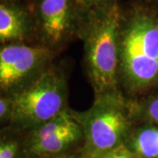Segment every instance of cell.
Instances as JSON below:
<instances>
[{"mask_svg":"<svg viewBox=\"0 0 158 158\" xmlns=\"http://www.w3.org/2000/svg\"><path fill=\"white\" fill-rule=\"evenodd\" d=\"M90 8L83 26L85 61L96 96H99L118 91L123 15L113 3Z\"/></svg>","mask_w":158,"mask_h":158,"instance_id":"1","label":"cell"},{"mask_svg":"<svg viewBox=\"0 0 158 158\" xmlns=\"http://www.w3.org/2000/svg\"><path fill=\"white\" fill-rule=\"evenodd\" d=\"M119 77L134 92L158 84V19L142 11L123 17L119 34Z\"/></svg>","mask_w":158,"mask_h":158,"instance_id":"2","label":"cell"},{"mask_svg":"<svg viewBox=\"0 0 158 158\" xmlns=\"http://www.w3.org/2000/svg\"><path fill=\"white\" fill-rule=\"evenodd\" d=\"M9 98L11 125L29 132L65 110V81L57 71L47 69Z\"/></svg>","mask_w":158,"mask_h":158,"instance_id":"3","label":"cell"},{"mask_svg":"<svg viewBox=\"0 0 158 158\" xmlns=\"http://www.w3.org/2000/svg\"><path fill=\"white\" fill-rule=\"evenodd\" d=\"M131 113L118 91L97 96L93 106L75 115L91 154L121 147L131 129Z\"/></svg>","mask_w":158,"mask_h":158,"instance_id":"4","label":"cell"},{"mask_svg":"<svg viewBox=\"0 0 158 158\" xmlns=\"http://www.w3.org/2000/svg\"><path fill=\"white\" fill-rule=\"evenodd\" d=\"M49 56L45 46H0V94L9 98L28 85L44 71Z\"/></svg>","mask_w":158,"mask_h":158,"instance_id":"5","label":"cell"},{"mask_svg":"<svg viewBox=\"0 0 158 158\" xmlns=\"http://www.w3.org/2000/svg\"><path fill=\"white\" fill-rule=\"evenodd\" d=\"M83 136V130L75 115L66 109L43 125L29 131L23 141L26 158L42 157L59 154Z\"/></svg>","mask_w":158,"mask_h":158,"instance_id":"6","label":"cell"},{"mask_svg":"<svg viewBox=\"0 0 158 158\" xmlns=\"http://www.w3.org/2000/svg\"><path fill=\"white\" fill-rule=\"evenodd\" d=\"M75 0H39L37 25L48 45L57 46L69 34L74 21Z\"/></svg>","mask_w":158,"mask_h":158,"instance_id":"7","label":"cell"},{"mask_svg":"<svg viewBox=\"0 0 158 158\" xmlns=\"http://www.w3.org/2000/svg\"><path fill=\"white\" fill-rule=\"evenodd\" d=\"M32 28V20L27 11L12 2L0 0V44L22 41Z\"/></svg>","mask_w":158,"mask_h":158,"instance_id":"8","label":"cell"},{"mask_svg":"<svg viewBox=\"0 0 158 158\" xmlns=\"http://www.w3.org/2000/svg\"><path fill=\"white\" fill-rule=\"evenodd\" d=\"M130 147L140 158H158V126L140 127L130 136Z\"/></svg>","mask_w":158,"mask_h":158,"instance_id":"9","label":"cell"},{"mask_svg":"<svg viewBox=\"0 0 158 158\" xmlns=\"http://www.w3.org/2000/svg\"><path fill=\"white\" fill-rule=\"evenodd\" d=\"M135 108V112L132 113H137L140 117L146 120L148 124L158 126V94L148 98V100L139 105Z\"/></svg>","mask_w":158,"mask_h":158,"instance_id":"10","label":"cell"},{"mask_svg":"<svg viewBox=\"0 0 158 158\" xmlns=\"http://www.w3.org/2000/svg\"><path fill=\"white\" fill-rule=\"evenodd\" d=\"M23 144L13 137L0 135V158H20Z\"/></svg>","mask_w":158,"mask_h":158,"instance_id":"11","label":"cell"},{"mask_svg":"<svg viewBox=\"0 0 158 158\" xmlns=\"http://www.w3.org/2000/svg\"><path fill=\"white\" fill-rule=\"evenodd\" d=\"M89 158H140L134 153L127 151L122 148H118L106 152L91 154Z\"/></svg>","mask_w":158,"mask_h":158,"instance_id":"12","label":"cell"},{"mask_svg":"<svg viewBox=\"0 0 158 158\" xmlns=\"http://www.w3.org/2000/svg\"><path fill=\"white\" fill-rule=\"evenodd\" d=\"M11 112V100L8 97L0 94V122L10 119Z\"/></svg>","mask_w":158,"mask_h":158,"instance_id":"13","label":"cell"},{"mask_svg":"<svg viewBox=\"0 0 158 158\" xmlns=\"http://www.w3.org/2000/svg\"><path fill=\"white\" fill-rule=\"evenodd\" d=\"M85 5L89 7H95V6H106L109 4H112V0H81Z\"/></svg>","mask_w":158,"mask_h":158,"instance_id":"14","label":"cell"},{"mask_svg":"<svg viewBox=\"0 0 158 158\" xmlns=\"http://www.w3.org/2000/svg\"><path fill=\"white\" fill-rule=\"evenodd\" d=\"M48 158H73V156H66V155H62V156H53V157H48Z\"/></svg>","mask_w":158,"mask_h":158,"instance_id":"15","label":"cell"},{"mask_svg":"<svg viewBox=\"0 0 158 158\" xmlns=\"http://www.w3.org/2000/svg\"><path fill=\"white\" fill-rule=\"evenodd\" d=\"M3 1H9V2H11V1H13V0H3Z\"/></svg>","mask_w":158,"mask_h":158,"instance_id":"16","label":"cell"}]
</instances>
